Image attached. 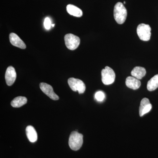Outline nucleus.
<instances>
[{
	"mask_svg": "<svg viewBox=\"0 0 158 158\" xmlns=\"http://www.w3.org/2000/svg\"><path fill=\"white\" fill-rule=\"evenodd\" d=\"M127 10L121 2L116 3L114 6V17L116 22L122 24L125 22L127 17Z\"/></svg>",
	"mask_w": 158,
	"mask_h": 158,
	"instance_id": "1",
	"label": "nucleus"
},
{
	"mask_svg": "<svg viewBox=\"0 0 158 158\" xmlns=\"http://www.w3.org/2000/svg\"><path fill=\"white\" fill-rule=\"evenodd\" d=\"M83 143V135L77 131H73L71 133L69 140V144L71 149L77 151L81 147Z\"/></svg>",
	"mask_w": 158,
	"mask_h": 158,
	"instance_id": "2",
	"label": "nucleus"
},
{
	"mask_svg": "<svg viewBox=\"0 0 158 158\" xmlns=\"http://www.w3.org/2000/svg\"><path fill=\"white\" fill-rule=\"evenodd\" d=\"M102 81L105 85H110L115 81L116 74L112 68L107 66L102 70Z\"/></svg>",
	"mask_w": 158,
	"mask_h": 158,
	"instance_id": "3",
	"label": "nucleus"
},
{
	"mask_svg": "<svg viewBox=\"0 0 158 158\" xmlns=\"http://www.w3.org/2000/svg\"><path fill=\"white\" fill-rule=\"evenodd\" d=\"M151 28L149 25L144 23H141L138 26L137 33L138 37L141 40L147 41L150 39L151 36Z\"/></svg>",
	"mask_w": 158,
	"mask_h": 158,
	"instance_id": "4",
	"label": "nucleus"
},
{
	"mask_svg": "<svg viewBox=\"0 0 158 158\" xmlns=\"http://www.w3.org/2000/svg\"><path fill=\"white\" fill-rule=\"evenodd\" d=\"M65 45L70 50L76 49L80 44V39L77 36L71 34H66L64 37Z\"/></svg>",
	"mask_w": 158,
	"mask_h": 158,
	"instance_id": "5",
	"label": "nucleus"
},
{
	"mask_svg": "<svg viewBox=\"0 0 158 158\" xmlns=\"http://www.w3.org/2000/svg\"><path fill=\"white\" fill-rule=\"evenodd\" d=\"M68 83L71 89L73 91H77L80 94L85 92L86 86L85 83L81 80L73 77L70 78L68 79Z\"/></svg>",
	"mask_w": 158,
	"mask_h": 158,
	"instance_id": "6",
	"label": "nucleus"
},
{
	"mask_svg": "<svg viewBox=\"0 0 158 158\" xmlns=\"http://www.w3.org/2000/svg\"><path fill=\"white\" fill-rule=\"evenodd\" d=\"M40 89L50 98L53 100H58L59 97L55 93L52 86L45 83H41L40 84Z\"/></svg>",
	"mask_w": 158,
	"mask_h": 158,
	"instance_id": "7",
	"label": "nucleus"
},
{
	"mask_svg": "<svg viewBox=\"0 0 158 158\" xmlns=\"http://www.w3.org/2000/svg\"><path fill=\"white\" fill-rule=\"evenodd\" d=\"M16 78V73L14 67L10 66L7 68L5 74L6 84L11 86L14 84Z\"/></svg>",
	"mask_w": 158,
	"mask_h": 158,
	"instance_id": "8",
	"label": "nucleus"
},
{
	"mask_svg": "<svg viewBox=\"0 0 158 158\" xmlns=\"http://www.w3.org/2000/svg\"><path fill=\"white\" fill-rule=\"evenodd\" d=\"M152 108V106L150 102L149 99L147 98L142 99L139 107V115L143 116L144 114L148 113Z\"/></svg>",
	"mask_w": 158,
	"mask_h": 158,
	"instance_id": "9",
	"label": "nucleus"
},
{
	"mask_svg": "<svg viewBox=\"0 0 158 158\" xmlns=\"http://www.w3.org/2000/svg\"><path fill=\"white\" fill-rule=\"evenodd\" d=\"M9 40L10 43L12 45L23 49L26 48L25 44L20 38L17 34L13 33H11L9 35Z\"/></svg>",
	"mask_w": 158,
	"mask_h": 158,
	"instance_id": "10",
	"label": "nucleus"
},
{
	"mask_svg": "<svg viewBox=\"0 0 158 158\" xmlns=\"http://www.w3.org/2000/svg\"><path fill=\"white\" fill-rule=\"evenodd\" d=\"M141 83L139 80L133 77H128L126 80V85L128 88L137 90L140 88Z\"/></svg>",
	"mask_w": 158,
	"mask_h": 158,
	"instance_id": "11",
	"label": "nucleus"
},
{
	"mask_svg": "<svg viewBox=\"0 0 158 158\" xmlns=\"http://www.w3.org/2000/svg\"><path fill=\"white\" fill-rule=\"evenodd\" d=\"M26 135L30 142L34 143L37 140V134L34 127L28 126L26 128Z\"/></svg>",
	"mask_w": 158,
	"mask_h": 158,
	"instance_id": "12",
	"label": "nucleus"
},
{
	"mask_svg": "<svg viewBox=\"0 0 158 158\" xmlns=\"http://www.w3.org/2000/svg\"><path fill=\"white\" fill-rule=\"evenodd\" d=\"M146 73V71L145 69L140 66L135 67L131 72L132 76L139 80H141L143 77L145 76Z\"/></svg>",
	"mask_w": 158,
	"mask_h": 158,
	"instance_id": "13",
	"label": "nucleus"
},
{
	"mask_svg": "<svg viewBox=\"0 0 158 158\" xmlns=\"http://www.w3.org/2000/svg\"><path fill=\"white\" fill-rule=\"evenodd\" d=\"M66 10L69 14L77 17H81L83 15V11L77 6L68 5L66 6Z\"/></svg>",
	"mask_w": 158,
	"mask_h": 158,
	"instance_id": "14",
	"label": "nucleus"
},
{
	"mask_svg": "<svg viewBox=\"0 0 158 158\" xmlns=\"http://www.w3.org/2000/svg\"><path fill=\"white\" fill-rule=\"evenodd\" d=\"M27 102V98L23 96L17 97L11 102V104L13 107L19 108L26 104Z\"/></svg>",
	"mask_w": 158,
	"mask_h": 158,
	"instance_id": "15",
	"label": "nucleus"
},
{
	"mask_svg": "<svg viewBox=\"0 0 158 158\" xmlns=\"http://www.w3.org/2000/svg\"><path fill=\"white\" fill-rule=\"evenodd\" d=\"M147 87L150 91H153L158 88V74L154 76L148 81Z\"/></svg>",
	"mask_w": 158,
	"mask_h": 158,
	"instance_id": "16",
	"label": "nucleus"
},
{
	"mask_svg": "<svg viewBox=\"0 0 158 158\" xmlns=\"http://www.w3.org/2000/svg\"><path fill=\"white\" fill-rule=\"evenodd\" d=\"M95 98L98 102H102L105 98V94L102 91H98L95 94Z\"/></svg>",
	"mask_w": 158,
	"mask_h": 158,
	"instance_id": "17",
	"label": "nucleus"
},
{
	"mask_svg": "<svg viewBox=\"0 0 158 158\" xmlns=\"http://www.w3.org/2000/svg\"><path fill=\"white\" fill-rule=\"evenodd\" d=\"M52 22H51L50 19L48 17H46L44 19V27L46 30H49L51 29L52 27Z\"/></svg>",
	"mask_w": 158,
	"mask_h": 158,
	"instance_id": "18",
	"label": "nucleus"
},
{
	"mask_svg": "<svg viewBox=\"0 0 158 158\" xmlns=\"http://www.w3.org/2000/svg\"><path fill=\"white\" fill-rule=\"evenodd\" d=\"M54 26H55V24H52V27H54Z\"/></svg>",
	"mask_w": 158,
	"mask_h": 158,
	"instance_id": "19",
	"label": "nucleus"
},
{
	"mask_svg": "<svg viewBox=\"0 0 158 158\" xmlns=\"http://www.w3.org/2000/svg\"><path fill=\"white\" fill-rule=\"evenodd\" d=\"M124 4H126V2H124Z\"/></svg>",
	"mask_w": 158,
	"mask_h": 158,
	"instance_id": "20",
	"label": "nucleus"
}]
</instances>
